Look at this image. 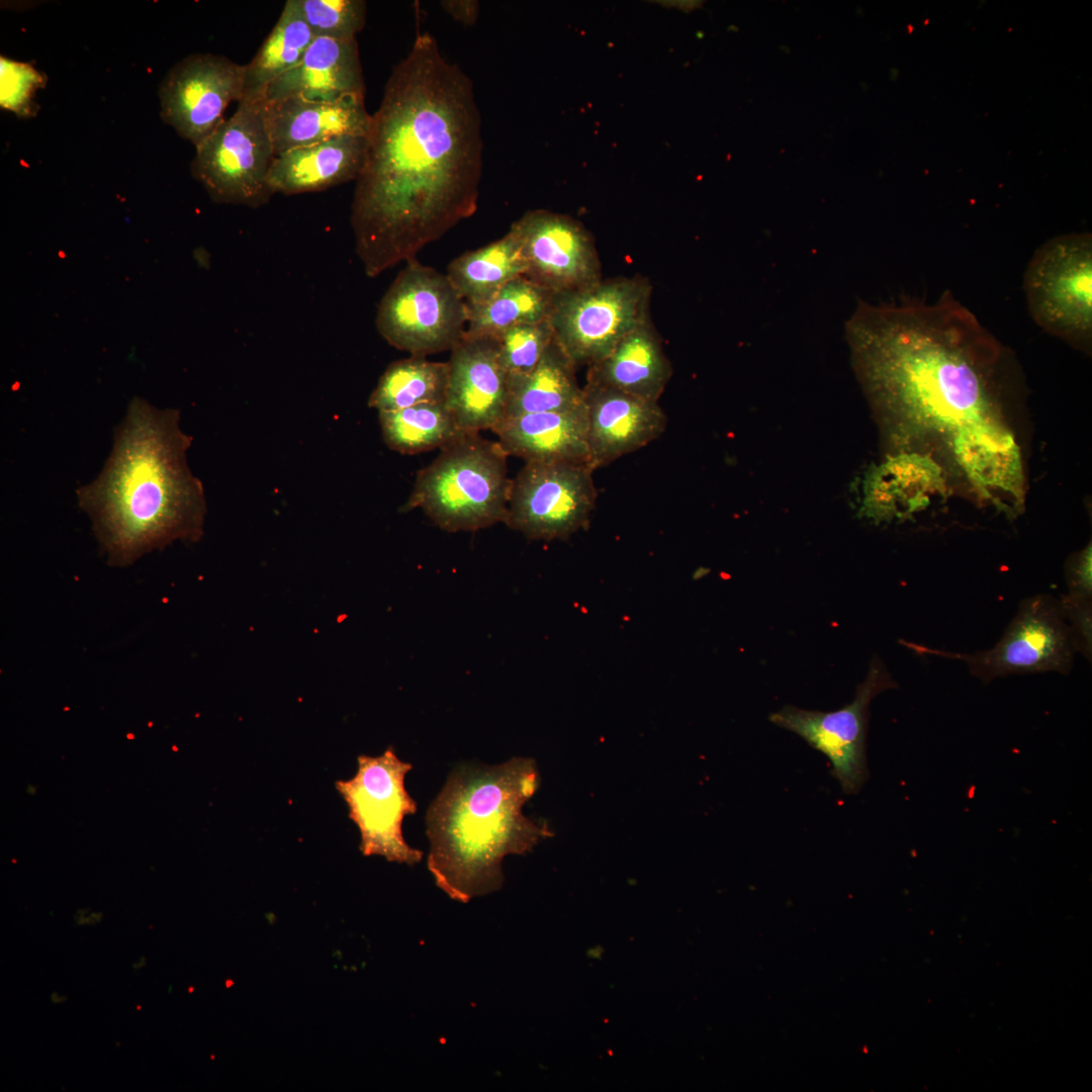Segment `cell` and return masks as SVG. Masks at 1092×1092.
Wrapping results in <instances>:
<instances>
[{
    "label": "cell",
    "instance_id": "cell-22",
    "mask_svg": "<svg viewBox=\"0 0 1092 1092\" xmlns=\"http://www.w3.org/2000/svg\"><path fill=\"white\" fill-rule=\"evenodd\" d=\"M366 145V136L342 135L280 154L272 163L269 185L274 194L295 195L356 181Z\"/></svg>",
    "mask_w": 1092,
    "mask_h": 1092
},
{
    "label": "cell",
    "instance_id": "cell-35",
    "mask_svg": "<svg viewBox=\"0 0 1092 1092\" xmlns=\"http://www.w3.org/2000/svg\"><path fill=\"white\" fill-rule=\"evenodd\" d=\"M1092 551L1089 543L1069 562L1066 571L1068 596L1091 599L1092 596Z\"/></svg>",
    "mask_w": 1092,
    "mask_h": 1092
},
{
    "label": "cell",
    "instance_id": "cell-31",
    "mask_svg": "<svg viewBox=\"0 0 1092 1092\" xmlns=\"http://www.w3.org/2000/svg\"><path fill=\"white\" fill-rule=\"evenodd\" d=\"M296 4L315 37H356L365 24L362 0H296Z\"/></svg>",
    "mask_w": 1092,
    "mask_h": 1092
},
{
    "label": "cell",
    "instance_id": "cell-12",
    "mask_svg": "<svg viewBox=\"0 0 1092 1092\" xmlns=\"http://www.w3.org/2000/svg\"><path fill=\"white\" fill-rule=\"evenodd\" d=\"M593 471L586 463L527 461L512 479L505 523L529 539H567L589 523Z\"/></svg>",
    "mask_w": 1092,
    "mask_h": 1092
},
{
    "label": "cell",
    "instance_id": "cell-1",
    "mask_svg": "<svg viewBox=\"0 0 1092 1092\" xmlns=\"http://www.w3.org/2000/svg\"><path fill=\"white\" fill-rule=\"evenodd\" d=\"M366 139L351 224L375 277L477 208L483 144L472 82L429 32L393 68Z\"/></svg>",
    "mask_w": 1092,
    "mask_h": 1092
},
{
    "label": "cell",
    "instance_id": "cell-4",
    "mask_svg": "<svg viewBox=\"0 0 1092 1092\" xmlns=\"http://www.w3.org/2000/svg\"><path fill=\"white\" fill-rule=\"evenodd\" d=\"M539 785L536 762L527 757L450 772L426 814L428 869L450 898L466 903L499 890L504 857L554 835L547 823L523 814Z\"/></svg>",
    "mask_w": 1092,
    "mask_h": 1092
},
{
    "label": "cell",
    "instance_id": "cell-5",
    "mask_svg": "<svg viewBox=\"0 0 1092 1092\" xmlns=\"http://www.w3.org/2000/svg\"><path fill=\"white\" fill-rule=\"evenodd\" d=\"M419 471L402 512L421 509L447 532L505 523L512 479L497 441L466 433Z\"/></svg>",
    "mask_w": 1092,
    "mask_h": 1092
},
{
    "label": "cell",
    "instance_id": "cell-13",
    "mask_svg": "<svg viewBox=\"0 0 1092 1092\" xmlns=\"http://www.w3.org/2000/svg\"><path fill=\"white\" fill-rule=\"evenodd\" d=\"M897 688L884 663L874 657L868 674L855 691L854 699L831 712L806 710L786 705L769 715V721L804 739L823 753L831 764V775L845 795H856L869 779L867 731L869 707L884 691Z\"/></svg>",
    "mask_w": 1092,
    "mask_h": 1092
},
{
    "label": "cell",
    "instance_id": "cell-6",
    "mask_svg": "<svg viewBox=\"0 0 1092 1092\" xmlns=\"http://www.w3.org/2000/svg\"><path fill=\"white\" fill-rule=\"evenodd\" d=\"M1023 290L1033 322L1046 333L1084 351L1092 339V237H1055L1032 255Z\"/></svg>",
    "mask_w": 1092,
    "mask_h": 1092
},
{
    "label": "cell",
    "instance_id": "cell-23",
    "mask_svg": "<svg viewBox=\"0 0 1092 1092\" xmlns=\"http://www.w3.org/2000/svg\"><path fill=\"white\" fill-rule=\"evenodd\" d=\"M672 368L650 320L627 333L601 361L588 367L586 382L658 401Z\"/></svg>",
    "mask_w": 1092,
    "mask_h": 1092
},
{
    "label": "cell",
    "instance_id": "cell-9",
    "mask_svg": "<svg viewBox=\"0 0 1092 1092\" xmlns=\"http://www.w3.org/2000/svg\"><path fill=\"white\" fill-rule=\"evenodd\" d=\"M651 291L647 279L635 276L556 292L548 320L554 340L575 367H589L649 320Z\"/></svg>",
    "mask_w": 1092,
    "mask_h": 1092
},
{
    "label": "cell",
    "instance_id": "cell-37",
    "mask_svg": "<svg viewBox=\"0 0 1092 1092\" xmlns=\"http://www.w3.org/2000/svg\"><path fill=\"white\" fill-rule=\"evenodd\" d=\"M85 914H86V909L78 910V912H77V914L75 916V921H76V923L78 925H81V924H87V925L96 924L102 919V913L101 912H97V913L91 912L88 916L85 915Z\"/></svg>",
    "mask_w": 1092,
    "mask_h": 1092
},
{
    "label": "cell",
    "instance_id": "cell-26",
    "mask_svg": "<svg viewBox=\"0 0 1092 1092\" xmlns=\"http://www.w3.org/2000/svg\"><path fill=\"white\" fill-rule=\"evenodd\" d=\"M555 293L525 275L516 277L486 300L466 304L464 335L497 337L518 325L548 321Z\"/></svg>",
    "mask_w": 1092,
    "mask_h": 1092
},
{
    "label": "cell",
    "instance_id": "cell-24",
    "mask_svg": "<svg viewBox=\"0 0 1092 1092\" xmlns=\"http://www.w3.org/2000/svg\"><path fill=\"white\" fill-rule=\"evenodd\" d=\"M576 367L555 340L528 373L510 376L506 417L568 410L584 402Z\"/></svg>",
    "mask_w": 1092,
    "mask_h": 1092
},
{
    "label": "cell",
    "instance_id": "cell-36",
    "mask_svg": "<svg viewBox=\"0 0 1092 1092\" xmlns=\"http://www.w3.org/2000/svg\"><path fill=\"white\" fill-rule=\"evenodd\" d=\"M441 6L453 19L465 25H472L477 20L479 12L477 1L445 0L441 2Z\"/></svg>",
    "mask_w": 1092,
    "mask_h": 1092
},
{
    "label": "cell",
    "instance_id": "cell-32",
    "mask_svg": "<svg viewBox=\"0 0 1092 1092\" xmlns=\"http://www.w3.org/2000/svg\"><path fill=\"white\" fill-rule=\"evenodd\" d=\"M502 362L510 376L530 372L554 340L549 321L515 326L499 336Z\"/></svg>",
    "mask_w": 1092,
    "mask_h": 1092
},
{
    "label": "cell",
    "instance_id": "cell-38",
    "mask_svg": "<svg viewBox=\"0 0 1092 1092\" xmlns=\"http://www.w3.org/2000/svg\"><path fill=\"white\" fill-rule=\"evenodd\" d=\"M51 1000L55 1004H60L67 1001V996L61 995L58 992L51 993Z\"/></svg>",
    "mask_w": 1092,
    "mask_h": 1092
},
{
    "label": "cell",
    "instance_id": "cell-19",
    "mask_svg": "<svg viewBox=\"0 0 1092 1092\" xmlns=\"http://www.w3.org/2000/svg\"><path fill=\"white\" fill-rule=\"evenodd\" d=\"M365 84L356 37H315L299 63L274 80L264 99L297 97L337 101L364 96Z\"/></svg>",
    "mask_w": 1092,
    "mask_h": 1092
},
{
    "label": "cell",
    "instance_id": "cell-7",
    "mask_svg": "<svg viewBox=\"0 0 1092 1092\" xmlns=\"http://www.w3.org/2000/svg\"><path fill=\"white\" fill-rule=\"evenodd\" d=\"M235 113L197 146L192 176L217 203L260 207L274 192L269 172L275 159L265 99H242Z\"/></svg>",
    "mask_w": 1092,
    "mask_h": 1092
},
{
    "label": "cell",
    "instance_id": "cell-29",
    "mask_svg": "<svg viewBox=\"0 0 1092 1092\" xmlns=\"http://www.w3.org/2000/svg\"><path fill=\"white\" fill-rule=\"evenodd\" d=\"M448 385V363L412 356L391 363L371 392L368 405L380 412L443 402Z\"/></svg>",
    "mask_w": 1092,
    "mask_h": 1092
},
{
    "label": "cell",
    "instance_id": "cell-20",
    "mask_svg": "<svg viewBox=\"0 0 1092 1092\" xmlns=\"http://www.w3.org/2000/svg\"><path fill=\"white\" fill-rule=\"evenodd\" d=\"M509 456L525 461L586 463L587 415L585 403L562 411L505 418L492 431Z\"/></svg>",
    "mask_w": 1092,
    "mask_h": 1092
},
{
    "label": "cell",
    "instance_id": "cell-2",
    "mask_svg": "<svg viewBox=\"0 0 1092 1092\" xmlns=\"http://www.w3.org/2000/svg\"><path fill=\"white\" fill-rule=\"evenodd\" d=\"M845 331L879 405L952 435L995 417L1008 350L950 290L932 303L860 302Z\"/></svg>",
    "mask_w": 1092,
    "mask_h": 1092
},
{
    "label": "cell",
    "instance_id": "cell-27",
    "mask_svg": "<svg viewBox=\"0 0 1092 1092\" xmlns=\"http://www.w3.org/2000/svg\"><path fill=\"white\" fill-rule=\"evenodd\" d=\"M314 38L296 0L286 1L276 24L252 61L245 65L242 99H264L268 86L299 63Z\"/></svg>",
    "mask_w": 1092,
    "mask_h": 1092
},
{
    "label": "cell",
    "instance_id": "cell-33",
    "mask_svg": "<svg viewBox=\"0 0 1092 1092\" xmlns=\"http://www.w3.org/2000/svg\"><path fill=\"white\" fill-rule=\"evenodd\" d=\"M47 77L31 64L0 57V106L20 118L36 115L34 96L44 88Z\"/></svg>",
    "mask_w": 1092,
    "mask_h": 1092
},
{
    "label": "cell",
    "instance_id": "cell-15",
    "mask_svg": "<svg viewBox=\"0 0 1092 1092\" xmlns=\"http://www.w3.org/2000/svg\"><path fill=\"white\" fill-rule=\"evenodd\" d=\"M527 264L525 276L554 291L578 289L602 279L594 240L572 217L545 209L526 212L511 225Z\"/></svg>",
    "mask_w": 1092,
    "mask_h": 1092
},
{
    "label": "cell",
    "instance_id": "cell-10",
    "mask_svg": "<svg viewBox=\"0 0 1092 1092\" xmlns=\"http://www.w3.org/2000/svg\"><path fill=\"white\" fill-rule=\"evenodd\" d=\"M357 763L355 776L338 780L335 787L359 829L361 853L410 866L420 862L424 852L410 846L402 834L404 817L417 812L404 786L413 764L400 760L392 746L378 756L361 754Z\"/></svg>",
    "mask_w": 1092,
    "mask_h": 1092
},
{
    "label": "cell",
    "instance_id": "cell-39",
    "mask_svg": "<svg viewBox=\"0 0 1092 1092\" xmlns=\"http://www.w3.org/2000/svg\"><path fill=\"white\" fill-rule=\"evenodd\" d=\"M145 965H146V958L142 957V958H140L138 963L132 964V969L136 971V970H140L143 967H145Z\"/></svg>",
    "mask_w": 1092,
    "mask_h": 1092
},
{
    "label": "cell",
    "instance_id": "cell-16",
    "mask_svg": "<svg viewBox=\"0 0 1092 1092\" xmlns=\"http://www.w3.org/2000/svg\"><path fill=\"white\" fill-rule=\"evenodd\" d=\"M448 363L445 403L467 433L493 431L505 419L510 375L497 337L463 335Z\"/></svg>",
    "mask_w": 1092,
    "mask_h": 1092
},
{
    "label": "cell",
    "instance_id": "cell-17",
    "mask_svg": "<svg viewBox=\"0 0 1092 1092\" xmlns=\"http://www.w3.org/2000/svg\"><path fill=\"white\" fill-rule=\"evenodd\" d=\"M587 415V465L598 469L657 439L667 418L658 401L589 383L583 387Z\"/></svg>",
    "mask_w": 1092,
    "mask_h": 1092
},
{
    "label": "cell",
    "instance_id": "cell-28",
    "mask_svg": "<svg viewBox=\"0 0 1092 1092\" xmlns=\"http://www.w3.org/2000/svg\"><path fill=\"white\" fill-rule=\"evenodd\" d=\"M943 490L942 471L933 460L921 455L900 457L881 470L874 489L878 500L871 504L870 514L878 521L890 520L898 515V505L903 513L911 514Z\"/></svg>",
    "mask_w": 1092,
    "mask_h": 1092
},
{
    "label": "cell",
    "instance_id": "cell-11",
    "mask_svg": "<svg viewBox=\"0 0 1092 1092\" xmlns=\"http://www.w3.org/2000/svg\"><path fill=\"white\" fill-rule=\"evenodd\" d=\"M922 652L966 662L984 684L1010 674L1071 671L1076 652L1060 600L1040 594L1023 600L1003 636L991 649L953 653L919 647Z\"/></svg>",
    "mask_w": 1092,
    "mask_h": 1092
},
{
    "label": "cell",
    "instance_id": "cell-18",
    "mask_svg": "<svg viewBox=\"0 0 1092 1092\" xmlns=\"http://www.w3.org/2000/svg\"><path fill=\"white\" fill-rule=\"evenodd\" d=\"M265 112L275 157L337 136H367L371 123L361 95L337 101L265 100Z\"/></svg>",
    "mask_w": 1092,
    "mask_h": 1092
},
{
    "label": "cell",
    "instance_id": "cell-8",
    "mask_svg": "<svg viewBox=\"0 0 1092 1092\" xmlns=\"http://www.w3.org/2000/svg\"><path fill=\"white\" fill-rule=\"evenodd\" d=\"M406 262L378 304L377 331L413 356L451 351L466 331V302L446 274Z\"/></svg>",
    "mask_w": 1092,
    "mask_h": 1092
},
{
    "label": "cell",
    "instance_id": "cell-3",
    "mask_svg": "<svg viewBox=\"0 0 1092 1092\" xmlns=\"http://www.w3.org/2000/svg\"><path fill=\"white\" fill-rule=\"evenodd\" d=\"M180 413L134 397L100 474L77 490L110 566L124 567L176 540L203 535L206 502L186 452Z\"/></svg>",
    "mask_w": 1092,
    "mask_h": 1092
},
{
    "label": "cell",
    "instance_id": "cell-25",
    "mask_svg": "<svg viewBox=\"0 0 1092 1092\" xmlns=\"http://www.w3.org/2000/svg\"><path fill=\"white\" fill-rule=\"evenodd\" d=\"M527 264L516 234L466 252L448 266L447 277L467 305L480 303L512 279L526 275Z\"/></svg>",
    "mask_w": 1092,
    "mask_h": 1092
},
{
    "label": "cell",
    "instance_id": "cell-34",
    "mask_svg": "<svg viewBox=\"0 0 1092 1092\" xmlns=\"http://www.w3.org/2000/svg\"><path fill=\"white\" fill-rule=\"evenodd\" d=\"M1061 608L1072 630L1076 651L1091 659L1092 650V608L1091 599L1075 598L1065 595L1060 600Z\"/></svg>",
    "mask_w": 1092,
    "mask_h": 1092
},
{
    "label": "cell",
    "instance_id": "cell-21",
    "mask_svg": "<svg viewBox=\"0 0 1092 1092\" xmlns=\"http://www.w3.org/2000/svg\"><path fill=\"white\" fill-rule=\"evenodd\" d=\"M986 418L958 430L951 448L968 478L986 495L1008 494L1021 504L1024 474L1019 446L1002 424Z\"/></svg>",
    "mask_w": 1092,
    "mask_h": 1092
},
{
    "label": "cell",
    "instance_id": "cell-14",
    "mask_svg": "<svg viewBox=\"0 0 1092 1092\" xmlns=\"http://www.w3.org/2000/svg\"><path fill=\"white\" fill-rule=\"evenodd\" d=\"M244 84L245 65L220 55H189L160 83L161 118L196 148L225 119L230 103L242 100Z\"/></svg>",
    "mask_w": 1092,
    "mask_h": 1092
},
{
    "label": "cell",
    "instance_id": "cell-30",
    "mask_svg": "<svg viewBox=\"0 0 1092 1092\" xmlns=\"http://www.w3.org/2000/svg\"><path fill=\"white\" fill-rule=\"evenodd\" d=\"M378 417L385 444L401 454L441 449L467 433L445 401L380 412Z\"/></svg>",
    "mask_w": 1092,
    "mask_h": 1092
}]
</instances>
